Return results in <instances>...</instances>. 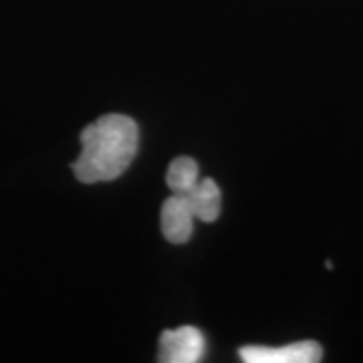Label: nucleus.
<instances>
[{
    "label": "nucleus",
    "instance_id": "f257e3e1",
    "mask_svg": "<svg viewBox=\"0 0 363 363\" xmlns=\"http://www.w3.org/2000/svg\"><path fill=\"white\" fill-rule=\"evenodd\" d=\"M138 123L121 113H107L81 133V154L73 172L83 184L111 182L130 168L138 154Z\"/></svg>",
    "mask_w": 363,
    "mask_h": 363
},
{
    "label": "nucleus",
    "instance_id": "f03ea898",
    "mask_svg": "<svg viewBox=\"0 0 363 363\" xmlns=\"http://www.w3.org/2000/svg\"><path fill=\"white\" fill-rule=\"evenodd\" d=\"M204 335L190 325L168 329L160 337L157 359L162 363H196L204 357Z\"/></svg>",
    "mask_w": 363,
    "mask_h": 363
},
{
    "label": "nucleus",
    "instance_id": "7ed1b4c3",
    "mask_svg": "<svg viewBox=\"0 0 363 363\" xmlns=\"http://www.w3.org/2000/svg\"><path fill=\"white\" fill-rule=\"evenodd\" d=\"M247 363H315L321 362V345L315 341H297L285 347H257L248 345L238 351Z\"/></svg>",
    "mask_w": 363,
    "mask_h": 363
},
{
    "label": "nucleus",
    "instance_id": "20e7f679",
    "mask_svg": "<svg viewBox=\"0 0 363 363\" xmlns=\"http://www.w3.org/2000/svg\"><path fill=\"white\" fill-rule=\"evenodd\" d=\"M194 214L182 194H172L162 204L160 224H162L164 238L169 242H174V245L188 242L194 233Z\"/></svg>",
    "mask_w": 363,
    "mask_h": 363
},
{
    "label": "nucleus",
    "instance_id": "39448f33",
    "mask_svg": "<svg viewBox=\"0 0 363 363\" xmlns=\"http://www.w3.org/2000/svg\"><path fill=\"white\" fill-rule=\"evenodd\" d=\"M196 220L214 222L220 216V188L210 178H200L188 192H182Z\"/></svg>",
    "mask_w": 363,
    "mask_h": 363
},
{
    "label": "nucleus",
    "instance_id": "423d86ee",
    "mask_svg": "<svg viewBox=\"0 0 363 363\" xmlns=\"http://www.w3.org/2000/svg\"><path fill=\"white\" fill-rule=\"evenodd\" d=\"M200 180V169L192 157L180 156L169 164L168 174H166V184L172 190V194H182L188 192L196 182Z\"/></svg>",
    "mask_w": 363,
    "mask_h": 363
}]
</instances>
